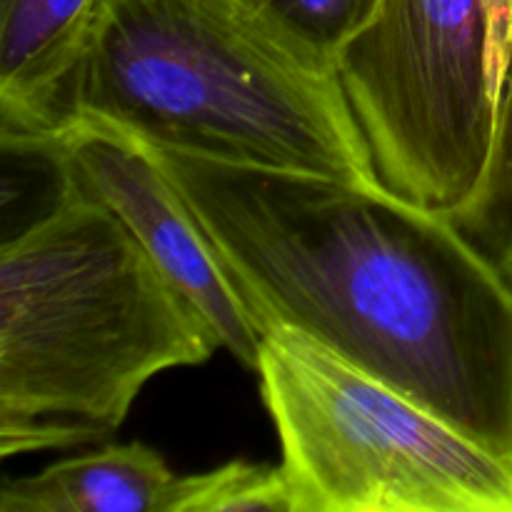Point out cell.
<instances>
[{"label": "cell", "instance_id": "cell-1", "mask_svg": "<svg viewBox=\"0 0 512 512\" xmlns=\"http://www.w3.org/2000/svg\"><path fill=\"white\" fill-rule=\"evenodd\" d=\"M253 305L512 460V283L383 183L155 150Z\"/></svg>", "mask_w": 512, "mask_h": 512}, {"label": "cell", "instance_id": "cell-2", "mask_svg": "<svg viewBox=\"0 0 512 512\" xmlns=\"http://www.w3.org/2000/svg\"><path fill=\"white\" fill-rule=\"evenodd\" d=\"M85 120L190 158L383 183L335 70L253 0H103L20 155Z\"/></svg>", "mask_w": 512, "mask_h": 512}, {"label": "cell", "instance_id": "cell-3", "mask_svg": "<svg viewBox=\"0 0 512 512\" xmlns=\"http://www.w3.org/2000/svg\"><path fill=\"white\" fill-rule=\"evenodd\" d=\"M218 348L128 225L58 183L0 245V455L105 443L155 375Z\"/></svg>", "mask_w": 512, "mask_h": 512}, {"label": "cell", "instance_id": "cell-4", "mask_svg": "<svg viewBox=\"0 0 512 512\" xmlns=\"http://www.w3.org/2000/svg\"><path fill=\"white\" fill-rule=\"evenodd\" d=\"M255 373L293 512H512V460L310 335L275 325Z\"/></svg>", "mask_w": 512, "mask_h": 512}, {"label": "cell", "instance_id": "cell-5", "mask_svg": "<svg viewBox=\"0 0 512 512\" xmlns=\"http://www.w3.org/2000/svg\"><path fill=\"white\" fill-rule=\"evenodd\" d=\"M335 75L385 188L443 213L475 193L498 118L483 0H383Z\"/></svg>", "mask_w": 512, "mask_h": 512}, {"label": "cell", "instance_id": "cell-6", "mask_svg": "<svg viewBox=\"0 0 512 512\" xmlns=\"http://www.w3.org/2000/svg\"><path fill=\"white\" fill-rule=\"evenodd\" d=\"M60 185L113 210L213 325L220 345L258 368L265 328L193 205L150 145L103 123H73L35 148Z\"/></svg>", "mask_w": 512, "mask_h": 512}, {"label": "cell", "instance_id": "cell-7", "mask_svg": "<svg viewBox=\"0 0 512 512\" xmlns=\"http://www.w3.org/2000/svg\"><path fill=\"white\" fill-rule=\"evenodd\" d=\"M103 0H0V140L23 153L78 60Z\"/></svg>", "mask_w": 512, "mask_h": 512}, {"label": "cell", "instance_id": "cell-8", "mask_svg": "<svg viewBox=\"0 0 512 512\" xmlns=\"http://www.w3.org/2000/svg\"><path fill=\"white\" fill-rule=\"evenodd\" d=\"M188 475L143 443L100 445L0 485V512H183Z\"/></svg>", "mask_w": 512, "mask_h": 512}, {"label": "cell", "instance_id": "cell-9", "mask_svg": "<svg viewBox=\"0 0 512 512\" xmlns=\"http://www.w3.org/2000/svg\"><path fill=\"white\" fill-rule=\"evenodd\" d=\"M448 215L460 233L512 283V43L500 80L488 165L475 193Z\"/></svg>", "mask_w": 512, "mask_h": 512}, {"label": "cell", "instance_id": "cell-10", "mask_svg": "<svg viewBox=\"0 0 512 512\" xmlns=\"http://www.w3.org/2000/svg\"><path fill=\"white\" fill-rule=\"evenodd\" d=\"M383 0H253L268 23L315 63L335 70L345 45L373 20Z\"/></svg>", "mask_w": 512, "mask_h": 512}, {"label": "cell", "instance_id": "cell-11", "mask_svg": "<svg viewBox=\"0 0 512 512\" xmlns=\"http://www.w3.org/2000/svg\"><path fill=\"white\" fill-rule=\"evenodd\" d=\"M293 512L283 465L230 460L208 473L188 475L183 512Z\"/></svg>", "mask_w": 512, "mask_h": 512}, {"label": "cell", "instance_id": "cell-12", "mask_svg": "<svg viewBox=\"0 0 512 512\" xmlns=\"http://www.w3.org/2000/svg\"><path fill=\"white\" fill-rule=\"evenodd\" d=\"M488 10L490 23V55H493L495 85L500 93V80H503L505 63H508L510 43H512V0H483Z\"/></svg>", "mask_w": 512, "mask_h": 512}]
</instances>
